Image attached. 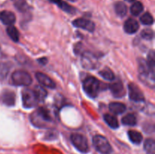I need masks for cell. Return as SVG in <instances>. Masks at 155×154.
Returning a JSON list of instances; mask_svg holds the SVG:
<instances>
[{
  "label": "cell",
  "instance_id": "1f68e13d",
  "mask_svg": "<svg viewBox=\"0 0 155 154\" xmlns=\"http://www.w3.org/2000/svg\"><path fill=\"white\" fill-rule=\"evenodd\" d=\"M39 62L42 65H45L47 63V58H41L39 60Z\"/></svg>",
  "mask_w": 155,
  "mask_h": 154
},
{
  "label": "cell",
  "instance_id": "8992f818",
  "mask_svg": "<svg viewBox=\"0 0 155 154\" xmlns=\"http://www.w3.org/2000/svg\"><path fill=\"white\" fill-rule=\"evenodd\" d=\"M71 140L73 145L78 149L80 152L86 153L89 150V143L86 137L84 135L78 133H74L71 135Z\"/></svg>",
  "mask_w": 155,
  "mask_h": 154
},
{
  "label": "cell",
  "instance_id": "5bb4252c",
  "mask_svg": "<svg viewBox=\"0 0 155 154\" xmlns=\"http://www.w3.org/2000/svg\"><path fill=\"white\" fill-rule=\"evenodd\" d=\"M124 31L129 34H133L136 33L137 30H139V25L137 21H136L133 18H129L128 20L125 21L124 23Z\"/></svg>",
  "mask_w": 155,
  "mask_h": 154
},
{
  "label": "cell",
  "instance_id": "4fadbf2b",
  "mask_svg": "<svg viewBox=\"0 0 155 154\" xmlns=\"http://www.w3.org/2000/svg\"><path fill=\"white\" fill-rule=\"evenodd\" d=\"M16 21V18L13 12L9 11H0V21L5 25H13Z\"/></svg>",
  "mask_w": 155,
  "mask_h": 154
},
{
  "label": "cell",
  "instance_id": "6da1fadb",
  "mask_svg": "<svg viewBox=\"0 0 155 154\" xmlns=\"http://www.w3.org/2000/svg\"><path fill=\"white\" fill-rule=\"evenodd\" d=\"M30 121L33 125L38 128H47L52 124L53 119L48 109L40 107L30 115Z\"/></svg>",
  "mask_w": 155,
  "mask_h": 154
},
{
  "label": "cell",
  "instance_id": "836d02e7",
  "mask_svg": "<svg viewBox=\"0 0 155 154\" xmlns=\"http://www.w3.org/2000/svg\"><path fill=\"white\" fill-rule=\"evenodd\" d=\"M125 1L128 2H134V1H136V0H125Z\"/></svg>",
  "mask_w": 155,
  "mask_h": 154
},
{
  "label": "cell",
  "instance_id": "f546056e",
  "mask_svg": "<svg viewBox=\"0 0 155 154\" xmlns=\"http://www.w3.org/2000/svg\"><path fill=\"white\" fill-rule=\"evenodd\" d=\"M15 5L20 11H24L28 8V5L24 0H17L15 2Z\"/></svg>",
  "mask_w": 155,
  "mask_h": 154
},
{
  "label": "cell",
  "instance_id": "83f0119b",
  "mask_svg": "<svg viewBox=\"0 0 155 154\" xmlns=\"http://www.w3.org/2000/svg\"><path fill=\"white\" fill-rule=\"evenodd\" d=\"M9 68L10 67H9V66L7 63H0V79H3L5 78L8 72Z\"/></svg>",
  "mask_w": 155,
  "mask_h": 154
},
{
  "label": "cell",
  "instance_id": "2e32d148",
  "mask_svg": "<svg viewBox=\"0 0 155 154\" xmlns=\"http://www.w3.org/2000/svg\"><path fill=\"white\" fill-rule=\"evenodd\" d=\"M126 109H127L126 105L122 103L113 102L109 104V110L114 114H122L126 111Z\"/></svg>",
  "mask_w": 155,
  "mask_h": 154
},
{
  "label": "cell",
  "instance_id": "ba28073f",
  "mask_svg": "<svg viewBox=\"0 0 155 154\" xmlns=\"http://www.w3.org/2000/svg\"><path fill=\"white\" fill-rule=\"evenodd\" d=\"M129 97L130 99L136 102H143L145 101V96L140 88L135 83H130L128 85Z\"/></svg>",
  "mask_w": 155,
  "mask_h": 154
},
{
  "label": "cell",
  "instance_id": "d6a6232c",
  "mask_svg": "<svg viewBox=\"0 0 155 154\" xmlns=\"http://www.w3.org/2000/svg\"><path fill=\"white\" fill-rule=\"evenodd\" d=\"M49 1L51 2L54 3V4L58 5V3H60L62 1V0H49Z\"/></svg>",
  "mask_w": 155,
  "mask_h": 154
},
{
  "label": "cell",
  "instance_id": "ffe728a7",
  "mask_svg": "<svg viewBox=\"0 0 155 154\" xmlns=\"http://www.w3.org/2000/svg\"><path fill=\"white\" fill-rule=\"evenodd\" d=\"M115 11H116L117 14L118 16L123 17L125 16L127 13V7L125 5V3L123 2H117L115 4L114 6Z\"/></svg>",
  "mask_w": 155,
  "mask_h": 154
},
{
  "label": "cell",
  "instance_id": "52a82bcc",
  "mask_svg": "<svg viewBox=\"0 0 155 154\" xmlns=\"http://www.w3.org/2000/svg\"><path fill=\"white\" fill-rule=\"evenodd\" d=\"M21 95H22L23 106L25 108H33L39 104V101L33 90L24 88L21 92Z\"/></svg>",
  "mask_w": 155,
  "mask_h": 154
},
{
  "label": "cell",
  "instance_id": "30bf717a",
  "mask_svg": "<svg viewBox=\"0 0 155 154\" xmlns=\"http://www.w3.org/2000/svg\"><path fill=\"white\" fill-rule=\"evenodd\" d=\"M73 25L77 28H81L89 32H93L95 30V24L90 20L86 18H78L73 21Z\"/></svg>",
  "mask_w": 155,
  "mask_h": 154
},
{
  "label": "cell",
  "instance_id": "cb8c5ba5",
  "mask_svg": "<svg viewBox=\"0 0 155 154\" xmlns=\"http://www.w3.org/2000/svg\"><path fill=\"white\" fill-rule=\"evenodd\" d=\"M33 91L36 94L39 101H43L47 97V91L45 89H44L42 86L36 85L35 88L33 89Z\"/></svg>",
  "mask_w": 155,
  "mask_h": 154
},
{
  "label": "cell",
  "instance_id": "d6986e66",
  "mask_svg": "<svg viewBox=\"0 0 155 154\" xmlns=\"http://www.w3.org/2000/svg\"><path fill=\"white\" fill-rule=\"evenodd\" d=\"M104 120L111 128H117L119 127L117 119L113 115L105 114L104 116Z\"/></svg>",
  "mask_w": 155,
  "mask_h": 154
},
{
  "label": "cell",
  "instance_id": "9c48e42d",
  "mask_svg": "<svg viewBox=\"0 0 155 154\" xmlns=\"http://www.w3.org/2000/svg\"><path fill=\"white\" fill-rule=\"evenodd\" d=\"M98 59L90 52H85L82 55V65L85 69H93L98 66Z\"/></svg>",
  "mask_w": 155,
  "mask_h": 154
},
{
  "label": "cell",
  "instance_id": "484cf974",
  "mask_svg": "<svg viewBox=\"0 0 155 154\" xmlns=\"http://www.w3.org/2000/svg\"><path fill=\"white\" fill-rule=\"evenodd\" d=\"M57 5L61 9H62L64 11L67 12V13L74 14L76 12V11H77L74 7H73V6L70 5L69 4H68V3L65 2H63V1L61 2L60 3H58Z\"/></svg>",
  "mask_w": 155,
  "mask_h": 154
},
{
  "label": "cell",
  "instance_id": "5b68a950",
  "mask_svg": "<svg viewBox=\"0 0 155 154\" xmlns=\"http://www.w3.org/2000/svg\"><path fill=\"white\" fill-rule=\"evenodd\" d=\"M92 143L95 149L102 154H110L112 147L106 137L102 135H95L92 139Z\"/></svg>",
  "mask_w": 155,
  "mask_h": 154
},
{
  "label": "cell",
  "instance_id": "f1b7e54d",
  "mask_svg": "<svg viewBox=\"0 0 155 154\" xmlns=\"http://www.w3.org/2000/svg\"><path fill=\"white\" fill-rule=\"evenodd\" d=\"M141 36L147 40H151L154 37V32L151 29H145L141 33Z\"/></svg>",
  "mask_w": 155,
  "mask_h": 154
},
{
  "label": "cell",
  "instance_id": "4dcf8cb0",
  "mask_svg": "<svg viewBox=\"0 0 155 154\" xmlns=\"http://www.w3.org/2000/svg\"><path fill=\"white\" fill-rule=\"evenodd\" d=\"M147 63H148V66L151 68V69H154L155 67V54H154V51H151L149 52L148 55V60H146Z\"/></svg>",
  "mask_w": 155,
  "mask_h": 154
},
{
  "label": "cell",
  "instance_id": "e0dca14e",
  "mask_svg": "<svg viewBox=\"0 0 155 154\" xmlns=\"http://www.w3.org/2000/svg\"><path fill=\"white\" fill-rule=\"evenodd\" d=\"M130 140L135 144H139L142 141V135L140 132L135 130H130L128 131Z\"/></svg>",
  "mask_w": 155,
  "mask_h": 154
},
{
  "label": "cell",
  "instance_id": "277c9868",
  "mask_svg": "<svg viewBox=\"0 0 155 154\" xmlns=\"http://www.w3.org/2000/svg\"><path fill=\"white\" fill-rule=\"evenodd\" d=\"M12 81L15 85L28 86L31 84L33 79L31 75L26 71L17 70L12 73Z\"/></svg>",
  "mask_w": 155,
  "mask_h": 154
},
{
  "label": "cell",
  "instance_id": "9a60e30c",
  "mask_svg": "<svg viewBox=\"0 0 155 154\" xmlns=\"http://www.w3.org/2000/svg\"><path fill=\"white\" fill-rule=\"evenodd\" d=\"M1 101L5 105L12 107L15 104V95L11 91H4L1 95Z\"/></svg>",
  "mask_w": 155,
  "mask_h": 154
},
{
  "label": "cell",
  "instance_id": "3957f363",
  "mask_svg": "<svg viewBox=\"0 0 155 154\" xmlns=\"http://www.w3.org/2000/svg\"><path fill=\"white\" fill-rule=\"evenodd\" d=\"M83 88L86 95L90 98H96L101 89V82L95 77H88L83 81Z\"/></svg>",
  "mask_w": 155,
  "mask_h": 154
},
{
  "label": "cell",
  "instance_id": "8fae6325",
  "mask_svg": "<svg viewBox=\"0 0 155 154\" xmlns=\"http://www.w3.org/2000/svg\"><path fill=\"white\" fill-rule=\"evenodd\" d=\"M109 88H110V91L113 94L114 96L116 97V98H122L126 93L124 85H123L122 82L120 81V80H116L111 84H110Z\"/></svg>",
  "mask_w": 155,
  "mask_h": 154
},
{
  "label": "cell",
  "instance_id": "ac0fdd59",
  "mask_svg": "<svg viewBox=\"0 0 155 154\" xmlns=\"http://www.w3.org/2000/svg\"><path fill=\"white\" fill-rule=\"evenodd\" d=\"M122 123L128 126H134L137 123L136 116L133 113H128L122 119Z\"/></svg>",
  "mask_w": 155,
  "mask_h": 154
},
{
  "label": "cell",
  "instance_id": "7402d4cb",
  "mask_svg": "<svg viewBox=\"0 0 155 154\" xmlns=\"http://www.w3.org/2000/svg\"><path fill=\"white\" fill-rule=\"evenodd\" d=\"M7 33L9 37L14 41V42H18L19 41V32L18 29L13 25L8 26L7 28Z\"/></svg>",
  "mask_w": 155,
  "mask_h": 154
},
{
  "label": "cell",
  "instance_id": "7a4b0ae2",
  "mask_svg": "<svg viewBox=\"0 0 155 154\" xmlns=\"http://www.w3.org/2000/svg\"><path fill=\"white\" fill-rule=\"evenodd\" d=\"M139 79L143 83H145L148 87L154 88V69H151L148 66L145 60L139 59Z\"/></svg>",
  "mask_w": 155,
  "mask_h": 154
},
{
  "label": "cell",
  "instance_id": "603a6c76",
  "mask_svg": "<svg viewBox=\"0 0 155 154\" xmlns=\"http://www.w3.org/2000/svg\"><path fill=\"white\" fill-rule=\"evenodd\" d=\"M143 5L140 2H136L130 7V12L133 16H138L143 11Z\"/></svg>",
  "mask_w": 155,
  "mask_h": 154
},
{
  "label": "cell",
  "instance_id": "4316f807",
  "mask_svg": "<svg viewBox=\"0 0 155 154\" xmlns=\"http://www.w3.org/2000/svg\"><path fill=\"white\" fill-rule=\"evenodd\" d=\"M140 21L144 25H151L154 23V18H153L152 15L151 14L146 12L141 17Z\"/></svg>",
  "mask_w": 155,
  "mask_h": 154
},
{
  "label": "cell",
  "instance_id": "44dd1931",
  "mask_svg": "<svg viewBox=\"0 0 155 154\" xmlns=\"http://www.w3.org/2000/svg\"><path fill=\"white\" fill-rule=\"evenodd\" d=\"M144 148L148 154H155V141L154 139H147L144 143Z\"/></svg>",
  "mask_w": 155,
  "mask_h": 154
},
{
  "label": "cell",
  "instance_id": "7c38bea8",
  "mask_svg": "<svg viewBox=\"0 0 155 154\" xmlns=\"http://www.w3.org/2000/svg\"><path fill=\"white\" fill-rule=\"evenodd\" d=\"M36 78L38 80V82L41 85L45 86V87L49 88H54L56 87V85L54 83V82L48 75L43 73V72H36Z\"/></svg>",
  "mask_w": 155,
  "mask_h": 154
},
{
  "label": "cell",
  "instance_id": "d4e9b609",
  "mask_svg": "<svg viewBox=\"0 0 155 154\" xmlns=\"http://www.w3.org/2000/svg\"><path fill=\"white\" fill-rule=\"evenodd\" d=\"M99 75L102 76L104 79L107 80V81H113V80H114L115 78L114 72L108 68H104L102 70L100 71Z\"/></svg>",
  "mask_w": 155,
  "mask_h": 154
}]
</instances>
